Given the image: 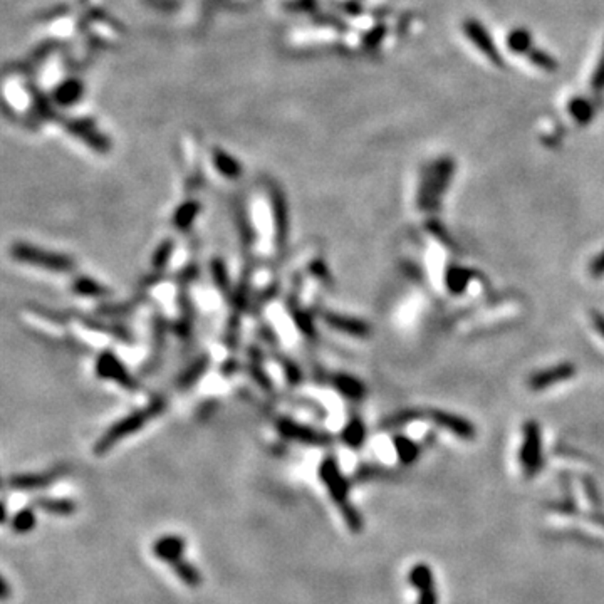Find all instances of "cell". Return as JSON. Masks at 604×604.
<instances>
[{"instance_id": "ffe728a7", "label": "cell", "mask_w": 604, "mask_h": 604, "mask_svg": "<svg viewBox=\"0 0 604 604\" xmlns=\"http://www.w3.org/2000/svg\"><path fill=\"white\" fill-rule=\"evenodd\" d=\"M433 418H435L440 425H445V427L448 428L450 432L457 433L458 437L469 438V437H472V433H474L472 432L470 425L467 422H463V420H460V418H457V416L445 415V413H435Z\"/></svg>"}, {"instance_id": "d4e9b609", "label": "cell", "mask_w": 604, "mask_h": 604, "mask_svg": "<svg viewBox=\"0 0 604 604\" xmlns=\"http://www.w3.org/2000/svg\"><path fill=\"white\" fill-rule=\"evenodd\" d=\"M397 450H398L399 458H401V460L405 463L415 460L416 455H418V448H416V445L411 444L410 440H405V438H403V440L401 438H398Z\"/></svg>"}, {"instance_id": "ac0fdd59", "label": "cell", "mask_w": 604, "mask_h": 604, "mask_svg": "<svg viewBox=\"0 0 604 604\" xmlns=\"http://www.w3.org/2000/svg\"><path fill=\"white\" fill-rule=\"evenodd\" d=\"M334 386L341 391L344 397L351 399H359L364 394V386L356 378L348 376V374H338L334 378Z\"/></svg>"}, {"instance_id": "ba28073f", "label": "cell", "mask_w": 604, "mask_h": 604, "mask_svg": "<svg viewBox=\"0 0 604 604\" xmlns=\"http://www.w3.org/2000/svg\"><path fill=\"white\" fill-rule=\"evenodd\" d=\"M272 197V212H274V225H275V244L277 250L284 249L287 244V233H289V217H287V205L286 198L277 188L270 190Z\"/></svg>"}, {"instance_id": "4316f807", "label": "cell", "mask_w": 604, "mask_h": 604, "mask_svg": "<svg viewBox=\"0 0 604 604\" xmlns=\"http://www.w3.org/2000/svg\"><path fill=\"white\" fill-rule=\"evenodd\" d=\"M212 274H214V280L217 282V286L222 289L224 292H227L228 291V277H227V270H225V266L222 263V261L212 262Z\"/></svg>"}, {"instance_id": "9a60e30c", "label": "cell", "mask_w": 604, "mask_h": 604, "mask_svg": "<svg viewBox=\"0 0 604 604\" xmlns=\"http://www.w3.org/2000/svg\"><path fill=\"white\" fill-rule=\"evenodd\" d=\"M170 568L177 572L178 579H180L183 584L190 586V588H197V586L202 584V574H200L198 569L195 568L190 561L183 559L181 557L180 561L173 563Z\"/></svg>"}, {"instance_id": "d6986e66", "label": "cell", "mask_w": 604, "mask_h": 604, "mask_svg": "<svg viewBox=\"0 0 604 604\" xmlns=\"http://www.w3.org/2000/svg\"><path fill=\"white\" fill-rule=\"evenodd\" d=\"M198 212H200V203L197 202L183 203V205L177 210L175 217H173V224H175L177 228H180V231H186V228L193 224V220L197 219Z\"/></svg>"}, {"instance_id": "6da1fadb", "label": "cell", "mask_w": 604, "mask_h": 604, "mask_svg": "<svg viewBox=\"0 0 604 604\" xmlns=\"http://www.w3.org/2000/svg\"><path fill=\"white\" fill-rule=\"evenodd\" d=\"M319 479L322 480L334 504L339 505V512H341L346 526L350 527L352 533H359L363 529V519H361L358 510L352 507L351 502L348 500L350 485H348V480L344 479L341 469H339L338 462L334 458L327 457L321 462V465H319Z\"/></svg>"}, {"instance_id": "8fae6325", "label": "cell", "mask_w": 604, "mask_h": 604, "mask_svg": "<svg viewBox=\"0 0 604 604\" xmlns=\"http://www.w3.org/2000/svg\"><path fill=\"white\" fill-rule=\"evenodd\" d=\"M326 324L331 326L333 329L341 331V333H348L352 336H358V338H364V336H368V326L364 324V322L356 321V319L346 317V316H339V314H326Z\"/></svg>"}, {"instance_id": "5bb4252c", "label": "cell", "mask_w": 604, "mask_h": 604, "mask_svg": "<svg viewBox=\"0 0 604 604\" xmlns=\"http://www.w3.org/2000/svg\"><path fill=\"white\" fill-rule=\"evenodd\" d=\"M541 441H539V432L535 427L527 428V435L524 446H522V463L527 470H534L539 465V448H541Z\"/></svg>"}, {"instance_id": "4dcf8cb0", "label": "cell", "mask_w": 604, "mask_h": 604, "mask_svg": "<svg viewBox=\"0 0 604 604\" xmlns=\"http://www.w3.org/2000/svg\"><path fill=\"white\" fill-rule=\"evenodd\" d=\"M596 270H599V272H603V270H604V257L601 259V261H598V263H596Z\"/></svg>"}, {"instance_id": "277c9868", "label": "cell", "mask_w": 604, "mask_h": 604, "mask_svg": "<svg viewBox=\"0 0 604 604\" xmlns=\"http://www.w3.org/2000/svg\"><path fill=\"white\" fill-rule=\"evenodd\" d=\"M96 373L99 374L101 378H104V380L116 381L118 385L125 386V388L130 391H136V388H138V383H136L135 378L128 373V369L123 366L121 361L114 355H111V352L101 355V358L97 359L96 364Z\"/></svg>"}, {"instance_id": "2e32d148", "label": "cell", "mask_w": 604, "mask_h": 604, "mask_svg": "<svg viewBox=\"0 0 604 604\" xmlns=\"http://www.w3.org/2000/svg\"><path fill=\"white\" fill-rule=\"evenodd\" d=\"M465 32L469 34V37H472V39H474L475 44H477L479 48L483 50V54H487V56L490 57L493 62L499 61V56H497V54H495V49H493V46H492V42H490V37H488L487 34H485V31H482V29H480L479 24L467 22Z\"/></svg>"}, {"instance_id": "8992f818", "label": "cell", "mask_w": 604, "mask_h": 604, "mask_svg": "<svg viewBox=\"0 0 604 604\" xmlns=\"http://www.w3.org/2000/svg\"><path fill=\"white\" fill-rule=\"evenodd\" d=\"M66 474L64 469H54L49 472H42V474H20V475H12L7 480V485L14 490H39V488H46L49 485H53L56 480H59L62 475Z\"/></svg>"}, {"instance_id": "7c38bea8", "label": "cell", "mask_w": 604, "mask_h": 604, "mask_svg": "<svg viewBox=\"0 0 604 604\" xmlns=\"http://www.w3.org/2000/svg\"><path fill=\"white\" fill-rule=\"evenodd\" d=\"M574 373V369L571 366L564 364V366H556V368L552 369H546L544 373L535 374V376L530 380V386L537 391V390H544L547 388L549 385H556V383L568 380V378H571V374Z\"/></svg>"}, {"instance_id": "44dd1931", "label": "cell", "mask_w": 604, "mask_h": 604, "mask_svg": "<svg viewBox=\"0 0 604 604\" xmlns=\"http://www.w3.org/2000/svg\"><path fill=\"white\" fill-rule=\"evenodd\" d=\"M207 368H208V358H207V356H202V358H198L197 361H195L193 364L190 366L188 369H186L185 373L181 374L180 385L181 386L193 385V383L197 381V380H200V376H202V374L205 373Z\"/></svg>"}, {"instance_id": "5b68a950", "label": "cell", "mask_w": 604, "mask_h": 604, "mask_svg": "<svg viewBox=\"0 0 604 604\" xmlns=\"http://www.w3.org/2000/svg\"><path fill=\"white\" fill-rule=\"evenodd\" d=\"M277 430H279L280 435H282L284 438H287V440L301 441V444H304V445L321 446V445H327L331 441V438L327 437L326 433H321V432H317V430L306 427V425L296 423L289 418L279 420Z\"/></svg>"}, {"instance_id": "83f0119b", "label": "cell", "mask_w": 604, "mask_h": 604, "mask_svg": "<svg viewBox=\"0 0 604 604\" xmlns=\"http://www.w3.org/2000/svg\"><path fill=\"white\" fill-rule=\"evenodd\" d=\"M250 366H252V374H254V378L255 380H257V383L259 385L262 386L263 390H267L269 391L270 388H272V385H270V381H269V378H267V374L263 373V369H262V364H261V361H255V359H252V363H250Z\"/></svg>"}, {"instance_id": "603a6c76", "label": "cell", "mask_w": 604, "mask_h": 604, "mask_svg": "<svg viewBox=\"0 0 604 604\" xmlns=\"http://www.w3.org/2000/svg\"><path fill=\"white\" fill-rule=\"evenodd\" d=\"M343 438L346 445L359 446L364 440V427L358 422V420H352V422L346 427V430L343 432Z\"/></svg>"}, {"instance_id": "7402d4cb", "label": "cell", "mask_w": 604, "mask_h": 604, "mask_svg": "<svg viewBox=\"0 0 604 604\" xmlns=\"http://www.w3.org/2000/svg\"><path fill=\"white\" fill-rule=\"evenodd\" d=\"M74 291L78 292V294L89 296V297H103L109 292L108 289L103 287L101 284H97L91 279H78L76 280Z\"/></svg>"}, {"instance_id": "f546056e", "label": "cell", "mask_w": 604, "mask_h": 604, "mask_svg": "<svg viewBox=\"0 0 604 604\" xmlns=\"http://www.w3.org/2000/svg\"><path fill=\"white\" fill-rule=\"evenodd\" d=\"M596 327H598V331L603 334V338H604V319L603 317L596 316Z\"/></svg>"}, {"instance_id": "30bf717a", "label": "cell", "mask_w": 604, "mask_h": 604, "mask_svg": "<svg viewBox=\"0 0 604 604\" xmlns=\"http://www.w3.org/2000/svg\"><path fill=\"white\" fill-rule=\"evenodd\" d=\"M448 177H450V168L446 163L440 165V167H437L435 170H433L432 177H430L428 181L423 185L422 197H420L423 205L430 207L432 203H435L437 197L441 193V186H445Z\"/></svg>"}, {"instance_id": "f1b7e54d", "label": "cell", "mask_w": 604, "mask_h": 604, "mask_svg": "<svg viewBox=\"0 0 604 604\" xmlns=\"http://www.w3.org/2000/svg\"><path fill=\"white\" fill-rule=\"evenodd\" d=\"M8 594H11V588H8V582L6 577H2V599L6 601L8 598Z\"/></svg>"}, {"instance_id": "484cf974", "label": "cell", "mask_w": 604, "mask_h": 604, "mask_svg": "<svg viewBox=\"0 0 604 604\" xmlns=\"http://www.w3.org/2000/svg\"><path fill=\"white\" fill-rule=\"evenodd\" d=\"M215 161H217V167H219V170L224 173L225 177H231V178L237 177V173H239L240 168H239V165H237L232 158H228V156L219 153V156H217Z\"/></svg>"}, {"instance_id": "52a82bcc", "label": "cell", "mask_w": 604, "mask_h": 604, "mask_svg": "<svg viewBox=\"0 0 604 604\" xmlns=\"http://www.w3.org/2000/svg\"><path fill=\"white\" fill-rule=\"evenodd\" d=\"M410 584L418 589V604H438L433 572L427 564H416L410 571Z\"/></svg>"}, {"instance_id": "3957f363", "label": "cell", "mask_w": 604, "mask_h": 604, "mask_svg": "<svg viewBox=\"0 0 604 604\" xmlns=\"http://www.w3.org/2000/svg\"><path fill=\"white\" fill-rule=\"evenodd\" d=\"M12 255L17 261L31 263V266L44 267L53 272H71L74 269V261L62 254H54L49 250L37 249L34 245L15 244L12 247Z\"/></svg>"}, {"instance_id": "e0dca14e", "label": "cell", "mask_w": 604, "mask_h": 604, "mask_svg": "<svg viewBox=\"0 0 604 604\" xmlns=\"http://www.w3.org/2000/svg\"><path fill=\"white\" fill-rule=\"evenodd\" d=\"M36 524H37L36 512H34V509L31 507L20 509L19 512L12 516V521H11V527L15 534L31 533V530L36 529Z\"/></svg>"}, {"instance_id": "4fadbf2b", "label": "cell", "mask_w": 604, "mask_h": 604, "mask_svg": "<svg viewBox=\"0 0 604 604\" xmlns=\"http://www.w3.org/2000/svg\"><path fill=\"white\" fill-rule=\"evenodd\" d=\"M37 509H41L42 512L49 514V516H57V517H69L76 512L78 505L74 500L71 499H50V497H44V499L36 500Z\"/></svg>"}, {"instance_id": "9c48e42d", "label": "cell", "mask_w": 604, "mask_h": 604, "mask_svg": "<svg viewBox=\"0 0 604 604\" xmlns=\"http://www.w3.org/2000/svg\"><path fill=\"white\" fill-rule=\"evenodd\" d=\"M185 547V539L180 537V535H163V537L156 539L155 544H153V554H155L156 559L172 565L181 559Z\"/></svg>"}, {"instance_id": "cb8c5ba5", "label": "cell", "mask_w": 604, "mask_h": 604, "mask_svg": "<svg viewBox=\"0 0 604 604\" xmlns=\"http://www.w3.org/2000/svg\"><path fill=\"white\" fill-rule=\"evenodd\" d=\"M173 247L175 245H173L172 240H165L163 244L158 247V250L155 252V257H153V266H155L156 269H163V267L167 266V262L173 254Z\"/></svg>"}, {"instance_id": "7a4b0ae2", "label": "cell", "mask_w": 604, "mask_h": 604, "mask_svg": "<svg viewBox=\"0 0 604 604\" xmlns=\"http://www.w3.org/2000/svg\"><path fill=\"white\" fill-rule=\"evenodd\" d=\"M167 408V401H165L163 398L155 399V401L151 403L150 406L142 408V410L135 411V413L128 415L126 418L120 420L118 423H114L111 428L108 430V432L103 433V435L99 437V440L96 441L95 448H92V452L96 455H104L108 453L109 450H113L114 445H118V441L125 440L126 437L133 435V433L139 432L144 425L148 422H151L155 416H158L161 411Z\"/></svg>"}]
</instances>
